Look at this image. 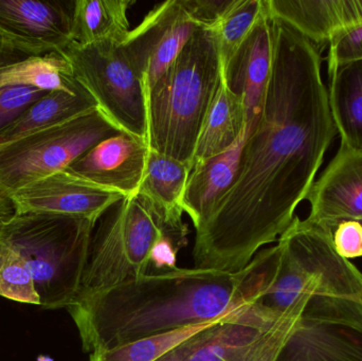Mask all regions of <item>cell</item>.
<instances>
[{
    "label": "cell",
    "instance_id": "obj_13",
    "mask_svg": "<svg viewBox=\"0 0 362 361\" xmlns=\"http://www.w3.org/2000/svg\"><path fill=\"white\" fill-rule=\"evenodd\" d=\"M306 222L333 232L339 223L362 224V150L340 144L310 189Z\"/></svg>",
    "mask_w": 362,
    "mask_h": 361
},
{
    "label": "cell",
    "instance_id": "obj_2",
    "mask_svg": "<svg viewBox=\"0 0 362 361\" xmlns=\"http://www.w3.org/2000/svg\"><path fill=\"white\" fill-rule=\"evenodd\" d=\"M261 275L255 260L238 273L177 267L78 297L67 309L91 354L225 319L257 298Z\"/></svg>",
    "mask_w": 362,
    "mask_h": 361
},
{
    "label": "cell",
    "instance_id": "obj_3",
    "mask_svg": "<svg viewBox=\"0 0 362 361\" xmlns=\"http://www.w3.org/2000/svg\"><path fill=\"white\" fill-rule=\"evenodd\" d=\"M276 242L263 290L249 309L274 321L296 309L362 303V273L337 254L333 232L296 216Z\"/></svg>",
    "mask_w": 362,
    "mask_h": 361
},
{
    "label": "cell",
    "instance_id": "obj_21",
    "mask_svg": "<svg viewBox=\"0 0 362 361\" xmlns=\"http://www.w3.org/2000/svg\"><path fill=\"white\" fill-rule=\"evenodd\" d=\"M272 324L240 307L213 326L208 338L185 361H244L252 343Z\"/></svg>",
    "mask_w": 362,
    "mask_h": 361
},
{
    "label": "cell",
    "instance_id": "obj_14",
    "mask_svg": "<svg viewBox=\"0 0 362 361\" xmlns=\"http://www.w3.org/2000/svg\"><path fill=\"white\" fill-rule=\"evenodd\" d=\"M148 152L146 139L122 131L87 150L67 171L124 199H134L144 179Z\"/></svg>",
    "mask_w": 362,
    "mask_h": 361
},
{
    "label": "cell",
    "instance_id": "obj_31",
    "mask_svg": "<svg viewBox=\"0 0 362 361\" xmlns=\"http://www.w3.org/2000/svg\"><path fill=\"white\" fill-rule=\"evenodd\" d=\"M336 251L346 260L362 258V224L356 220L339 223L333 231Z\"/></svg>",
    "mask_w": 362,
    "mask_h": 361
},
{
    "label": "cell",
    "instance_id": "obj_5",
    "mask_svg": "<svg viewBox=\"0 0 362 361\" xmlns=\"http://www.w3.org/2000/svg\"><path fill=\"white\" fill-rule=\"evenodd\" d=\"M98 222L78 297L177 268L189 230L161 224L137 197L122 199Z\"/></svg>",
    "mask_w": 362,
    "mask_h": 361
},
{
    "label": "cell",
    "instance_id": "obj_17",
    "mask_svg": "<svg viewBox=\"0 0 362 361\" xmlns=\"http://www.w3.org/2000/svg\"><path fill=\"white\" fill-rule=\"evenodd\" d=\"M246 136L247 131L238 143L223 154L195 163L191 167L182 209L191 218L196 230L210 220L233 184Z\"/></svg>",
    "mask_w": 362,
    "mask_h": 361
},
{
    "label": "cell",
    "instance_id": "obj_4",
    "mask_svg": "<svg viewBox=\"0 0 362 361\" xmlns=\"http://www.w3.org/2000/svg\"><path fill=\"white\" fill-rule=\"evenodd\" d=\"M223 78L213 30L198 28L168 71L148 93L150 150L191 170L209 108Z\"/></svg>",
    "mask_w": 362,
    "mask_h": 361
},
{
    "label": "cell",
    "instance_id": "obj_33",
    "mask_svg": "<svg viewBox=\"0 0 362 361\" xmlns=\"http://www.w3.org/2000/svg\"><path fill=\"white\" fill-rule=\"evenodd\" d=\"M0 210L4 212V213L8 214V215H14L13 214L14 213V210H13L12 205H11V201L6 197L2 196L1 194H0Z\"/></svg>",
    "mask_w": 362,
    "mask_h": 361
},
{
    "label": "cell",
    "instance_id": "obj_29",
    "mask_svg": "<svg viewBox=\"0 0 362 361\" xmlns=\"http://www.w3.org/2000/svg\"><path fill=\"white\" fill-rule=\"evenodd\" d=\"M327 72L351 61H362V25L346 30L329 42Z\"/></svg>",
    "mask_w": 362,
    "mask_h": 361
},
{
    "label": "cell",
    "instance_id": "obj_8",
    "mask_svg": "<svg viewBox=\"0 0 362 361\" xmlns=\"http://www.w3.org/2000/svg\"><path fill=\"white\" fill-rule=\"evenodd\" d=\"M122 131L101 110L0 146V194L8 195L65 171L100 142Z\"/></svg>",
    "mask_w": 362,
    "mask_h": 361
},
{
    "label": "cell",
    "instance_id": "obj_19",
    "mask_svg": "<svg viewBox=\"0 0 362 361\" xmlns=\"http://www.w3.org/2000/svg\"><path fill=\"white\" fill-rule=\"evenodd\" d=\"M245 134L246 112L244 100L232 91L221 78L218 90L202 124L192 167L195 163L223 154L238 143Z\"/></svg>",
    "mask_w": 362,
    "mask_h": 361
},
{
    "label": "cell",
    "instance_id": "obj_7",
    "mask_svg": "<svg viewBox=\"0 0 362 361\" xmlns=\"http://www.w3.org/2000/svg\"><path fill=\"white\" fill-rule=\"evenodd\" d=\"M61 53L99 110L120 131L146 140L148 89L122 42H102L87 46L71 42Z\"/></svg>",
    "mask_w": 362,
    "mask_h": 361
},
{
    "label": "cell",
    "instance_id": "obj_18",
    "mask_svg": "<svg viewBox=\"0 0 362 361\" xmlns=\"http://www.w3.org/2000/svg\"><path fill=\"white\" fill-rule=\"evenodd\" d=\"M189 171L185 163L150 150L136 196L158 222L176 230H187L182 199Z\"/></svg>",
    "mask_w": 362,
    "mask_h": 361
},
{
    "label": "cell",
    "instance_id": "obj_28",
    "mask_svg": "<svg viewBox=\"0 0 362 361\" xmlns=\"http://www.w3.org/2000/svg\"><path fill=\"white\" fill-rule=\"evenodd\" d=\"M47 93L48 91L27 86L0 88V133Z\"/></svg>",
    "mask_w": 362,
    "mask_h": 361
},
{
    "label": "cell",
    "instance_id": "obj_12",
    "mask_svg": "<svg viewBox=\"0 0 362 361\" xmlns=\"http://www.w3.org/2000/svg\"><path fill=\"white\" fill-rule=\"evenodd\" d=\"M14 214L49 213L98 220L124 199L120 193L59 172L8 195Z\"/></svg>",
    "mask_w": 362,
    "mask_h": 361
},
{
    "label": "cell",
    "instance_id": "obj_10",
    "mask_svg": "<svg viewBox=\"0 0 362 361\" xmlns=\"http://www.w3.org/2000/svg\"><path fill=\"white\" fill-rule=\"evenodd\" d=\"M74 1L0 0V44L25 57L62 52L72 42Z\"/></svg>",
    "mask_w": 362,
    "mask_h": 361
},
{
    "label": "cell",
    "instance_id": "obj_32",
    "mask_svg": "<svg viewBox=\"0 0 362 361\" xmlns=\"http://www.w3.org/2000/svg\"><path fill=\"white\" fill-rule=\"evenodd\" d=\"M216 324H218V322H216ZM216 324H213V326H215ZM213 326L194 335L191 338L187 339L185 343H180V345L174 348L171 351L168 352L167 354H165V355L161 356L160 358L155 361H185L208 338Z\"/></svg>",
    "mask_w": 362,
    "mask_h": 361
},
{
    "label": "cell",
    "instance_id": "obj_22",
    "mask_svg": "<svg viewBox=\"0 0 362 361\" xmlns=\"http://www.w3.org/2000/svg\"><path fill=\"white\" fill-rule=\"evenodd\" d=\"M329 103L340 144L362 150V61L329 72Z\"/></svg>",
    "mask_w": 362,
    "mask_h": 361
},
{
    "label": "cell",
    "instance_id": "obj_24",
    "mask_svg": "<svg viewBox=\"0 0 362 361\" xmlns=\"http://www.w3.org/2000/svg\"><path fill=\"white\" fill-rule=\"evenodd\" d=\"M34 87L44 91L78 93L85 89L72 73L71 66L61 52L31 57L0 67V88Z\"/></svg>",
    "mask_w": 362,
    "mask_h": 361
},
{
    "label": "cell",
    "instance_id": "obj_15",
    "mask_svg": "<svg viewBox=\"0 0 362 361\" xmlns=\"http://www.w3.org/2000/svg\"><path fill=\"white\" fill-rule=\"evenodd\" d=\"M272 53L274 18L265 0V8L255 29L223 70L227 86L244 100L247 131L255 129L263 112L272 74Z\"/></svg>",
    "mask_w": 362,
    "mask_h": 361
},
{
    "label": "cell",
    "instance_id": "obj_30",
    "mask_svg": "<svg viewBox=\"0 0 362 361\" xmlns=\"http://www.w3.org/2000/svg\"><path fill=\"white\" fill-rule=\"evenodd\" d=\"M189 18L198 28L214 30L238 0H180Z\"/></svg>",
    "mask_w": 362,
    "mask_h": 361
},
{
    "label": "cell",
    "instance_id": "obj_27",
    "mask_svg": "<svg viewBox=\"0 0 362 361\" xmlns=\"http://www.w3.org/2000/svg\"><path fill=\"white\" fill-rule=\"evenodd\" d=\"M0 296L40 305L29 267L21 254L0 239Z\"/></svg>",
    "mask_w": 362,
    "mask_h": 361
},
{
    "label": "cell",
    "instance_id": "obj_26",
    "mask_svg": "<svg viewBox=\"0 0 362 361\" xmlns=\"http://www.w3.org/2000/svg\"><path fill=\"white\" fill-rule=\"evenodd\" d=\"M264 8L265 0H238V4L213 30L218 42L223 70L255 29Z\"/></svg>",
    "mask_w": 362,
    "mask_h": 361
},
{
    "label": "cell",
    "instance_id": "obj_16",
    "mask_svg": "<svg viewBox=\"0 0 362 361\" xmlns=\"http://www.w3.org/2000/svg\"><path fill=\"white\" fill-rule=\"evenodd\" d=\"M274 18L313 44L329 42L341 32L362 25V0H266Z\"/></svg>",
    "mask_w": 362,
    "mask_h": 361
},
{
    "label": "cell",
    "instance_id": "obj_11",
    "mask_svg": "<svg viewBox=\"0 0 362 361\" xmlns=\"http://www.w3.org/2000/svg\"><path fill=\"white\" fill-rule=\"evenodd\" d=\"M198 29L180 0L156 4L127 34L123 46L144 76L146 89L168 71Z\"/></svg>",
    "mask_w": 362,
    "mask_h": 361
},
{
    "label": "cell",
    "instance_id": "obj_25",
    "mask_svg": "<svg viewBox=\"0 0 362 361\" xmlns=\"http://www.w3.org/2000/svg\"><path fill=\"white\" fill-rule=\"evenodd\" d=\"M219 321L180 329L159 336L140 339L114 349L93 352L90 354L89 361H155L194 335Z\"/></svg>",
    "mask_w": 362,
    "mask_h": 361
},
{
    "label": "cell",
    "instance_id": "obj_34",
    "mask_svg": "<svg viewBox=\"0 0 362 361\" xmlns=\"http://www.w3.org/2000/svg\"><path fill=\"white\" fill-rule=\"evenodd\" d=\"M10 218V215H8V214L4 213V212H2L1 210H0V226H1L2 223L6 222V220H8Z\"/></svg>",
    "mask_w": 362,
    "mask_h": 361
},
{
    "label": "cell",
    "instance_id": "obj_23",
    "mask_svg": "<svg viewBox=\"0 0 362 361\" xmlns=\"http://www.w3.org/2000/svg\"><path fill=\"white\" fill-rule=\"evenodd\" d=\"M134 0H76L72 42L78 46L102 42H122L129 30L127 13Z\"/></svg>",
    "mask_w": 362,
    "mask_h": 361
},
{
    "label": "cell",
    "instance_id": "obj_9",
    "mask_svg": "<svg viewBox=\"0 0 362 361\" xmlns=\"http://www.w3.org/2000/svg\"><path fill=\"white\" fill-rule=\"evenodd\" d=\"M244 361H362V324L291 314L267 326Z\"/></svg>",
    "mask_w": 362,
    "mask_h": 361
},
{
    "label": "cell",
    "instance_id": "obj_20",
    "mask_svg": "<svg viewBox=\"0 0 362 361\" xmlns=\"http://www.w3.org/2000/svg\"><path fill=\"white\" fill-rule=\"evenodd\" d=\"M98 108L97 102L86 89L76 93L48 91L0 133V146L57 126Z\"/></svg>",
    "mask_w": 362,
    "mask_h": 361
},
{
    "label": "cell",
    "instance_id": "obj_6",
    "mask_svg": "<svg viewBox=\"0 0 362 361\" xmlns=\"http://www.w3.org/2000/svg\"><path fill=\"white\" fill-rule=\"evenodd\" d=\"M95 225L78 216L31 212L2 223L0 239L27 263L40 307L67 309L78 298Z\"/></svg>",
    "mask_w": 362,
    "mask_h": 361
},
{
    "label": "cell",
    "instance_id": "obj_1",
    "mask_svg": "<svg viewBox=\"0 0 362 361\" xmlns=\"http://www.w3.org/2000/svg\"><path fill=\"white\" fill-rule=\"evenodd\" d=\"M337 134L318 47L274 18L263 112L247 131L229 192L196 230V268L238 273L278 241L308 199Z\"/></svg>",
    "mask_w": 362,
    "mask_h": 361
}]
</instances>
